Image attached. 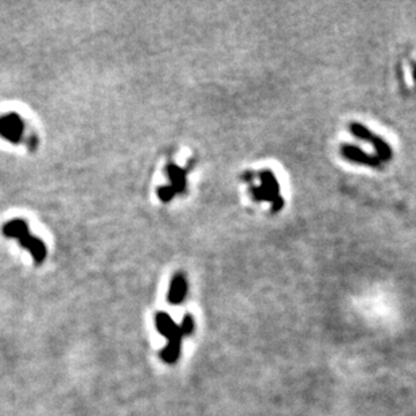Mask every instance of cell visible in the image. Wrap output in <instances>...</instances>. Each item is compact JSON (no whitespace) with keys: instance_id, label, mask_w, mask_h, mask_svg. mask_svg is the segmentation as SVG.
Returning a JSON list of instances; mask_svg holds the SVG:
<instances>
[{"instance_id":"52a82bcc","label":"cell","mask_w":416,"mask_h":416,"mask_svg":"<svg viewBox=\"0 0 416 416\" xmlns=\"http://www.w3.org/2000/svg\"><path fill=\"white\" fill-rule=\"evenodd\" d=\"M186 291H188V284H186L185 276L182 274H177L171 280L170 291H169L167 299L171 304L182 303L185 296H186Z\"/></svg>"},{"instance_id":"6da1fadb","label":"cell","mask_w":416,"mask_h":416,"mask_svg":"<svg viewBox=\"0 0 416 416\" xmlns=\"http://www.w3.org/2000/svg\"><path fill=\"white\" fill-rule=\"evenodd\" d=\"M350 131H352L354 136L360 137L362 140H366V142L371 143L372 146H375L377 155H379L377 156L379 159H381V160H389L392 158V150L389 144L387 142H384L380 136L372 133L366 127L358 124V123H352L350 124Z\"/></svg>"},{"instance_id":"5b68a950","label":"cell","mask_w":416,"mask_h":416,"mask_svg":"<svg viewBox=\"0 0 416 416\" xmlns=\"http://www.w3.org/2000/svg\"><path fill=\"white\" fill-rule=\"evenodd\" d=\"M341 152L348 160L360 163V164H364V166L379 167L380 164H381V162H380V159L377 158V156H371V155H368L366 152L361 151L356 146L345 144V146L342 147Z\"/></svg>"},{"instance_id":"3957f363","label":"cell","mask_w":416,"mask_h":416,"mask_svg":"<svg viewBox=\"0 0 416 416\" xmlns=\"http://www.w3.org/2000/svg\"><path fill=\"white\" fill-rule=\"evenodd\" d=\"M19 244H21L25 249H27L31 254L34 259V263L39 266L45 262L46 255H47V249H46L45 242L42 241L41 238H38L37 236L30 233V230H26L25 233H22L19 237L17 238Z\"/></svg>"},{"instance_id":"30bf717a","label":"cell","mask_w":416,"mask_h":416,"mask_svg":"<svg viewBox=\"0 0 416 416\" xmlns=\"http://www.w3.org/2000/svg\"><path fill=\"white\" fill-rule=\"evenodd\" d=\"M179 329H181L182 334H190V333H192L193 329H194V322H193L192 316H190V315L185 316V319H183L182 325L179 326Z\"/></svg>"},{"instance_id":"8fae6325","label":"cell","mask_w":416,"mask_h":416,"mask_svg":"<svg viewBox=\"0 0 416 416\" xmlns=\"http://www.w3.org/2000/svg\"><path fill=\"white\" fill-rule=\"evenodd\" d=\"M158 196L163 202H167V201H170L171 198H173V196H174V190L171 189V186L170 188H169V186H166V188H159Z\"/></svg>"},{"instance_id":"7a4b0ae2","label":"cell","mask_w":416,"mask_h":416,"mask_svg":"<svg viewBox=\"0 0 416 416\" xmlns=\"http://www.w3.org/2000/svg\"><path fill=\"white\" fill-rule=\"evenodd\" d=\"M25 131L22 117L17 113H6L0 116V136L10 143H19Z\"/></svg>"},{"instance_id":"ba28073f","label":"cell","mask_w":416,"mask_h":416,"mask_svg":"<svg viewBox=\"0 0 416 416\" xmlns=\"http://www.w3.org/2000/svg\"><path fill=\"white\" fill-rule=\"evenodd\" d=\"M167 171H169V177L173 182L171 189L177 193H182L186 188V173L175 164H169Z\"/></svg>"},{"instance_id":"9c48e42d","label":"cell","mask_w":416,"mask_h":416,"mask_svg":"<svg viewBox=\"0 0 416 416\" xmlns=\"http://www.w3.org/2000/svg\"><path fill=\"white\" fill-rule=\"evenodd\" d=\"M179 352H181V344H174V342H167L166 348L160 352V357L163 361L173 364L178 360Z\"/></svg>"},{"instance_id":"8992f818","label":"cell","mask_w":416,"mask_h":416,"mask_svg":"<svg viewBox=\"0 0 416 416\" xmlns=\"http://www.w3.org/2000/svg\"><path fill=\"white\" fill-rule=\"evenodd\" d=\"M155 323H156V329L167 338V341L173 340V338H182L183 334L179 329V326L171 319V316L166 312H158L155 316Z\"/></svg>"},{"instance_id":"277c9868","label":"cell","mask_w":416,"mask_h":416,"mask_svg":"<svg viewBox=\"0 0 416 416\" xmlns=\"http://www.w3.org/2000/svg\"><path fill=\"white\" fill-rule=\"evenodd\" d=\"M260 181H262V186L266 189L267 192L270 193L271 198H272V210L274 212H279L280 209L283 208V200L279 196V183L278 179L275 178V175L272 174L271 170H264L260 173Z\"/></svg>"}]
</instances>
